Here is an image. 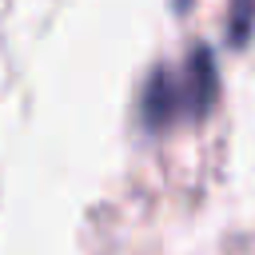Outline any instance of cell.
<instances>
[{"mask_svg":"<svg viewBox=\"0 0 255 255\" xmlns=\"http://www.w3.org/2000/svg\"><path fill=\"white\" fill-rule=\"evenodd\" d=\"M219 100V72L215 60L203 44H195L187 52V60L179 68H155L147 88H143V124L151 131L187 124V120H203Z\"/></svg>","mask_w":255,"mask_h":255,"instance_id":"cell-1","label":"cell"},{"mask_svg":"<svg viewBox=\"0 0 255 255\" xmlns=\"http://www.w3.org/2000/svg\"><path fill=\"white\" fill-rule=\"evenodd\" d=\"M255 24V0H231V40L243 44Z\"/></svg>","mask_w":255,"mask_h":255,"instance_id":"cell-2","label":"cell"}]
</instances>
